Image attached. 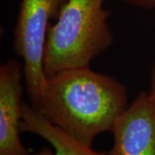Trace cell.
Instances as JSON below:
<instances>
[{"label":"cell","mask_w":155,"mask_h":155,"mask_svg":"<svg viewBox=\"0 0 155 155\" xmlns=\"http://www.w3.org/2000/svg\"><path fill=\"white\" fill-rule=\"evenodd\" d=\"M35 155H57L55 152H52L49 148H42Z\"/></svg>","instance_id":"obj_9"},{"label":"cell","mask_w":155,"mask_h":155,"mask_svg":"<svg viewBox=\"0 0 155 155\" xmlns=\"http://www.w3.org/2000/svg\"><path fill=\"white\" fill-rule=\"evenodd\" d=\"M127 89L120 81L89 66L48 77L34 108L52 124L91 147L98 134L111 132L127 108Z\"/></svg>","instance_id":"obj_1"},{"label":"cell","mask_w":155,"mask_h":155,"mask_svg":"<svg viewBox=\"0 0 155 155\" xmlns=\"http://www.w3.org/2000/svg\"><path fill=\"white\" fill-rule=\"evenodd\" d=\"M122 1L131 5L138 8H142V9L155 8V0H122Z\"/></svg>","instance_id":"obj_8"},{"label":"cell","mask_w":155,"mask_h":155,"mask_svg":"<svg viewBox=\"0 0 155 155\" xmlns=\"http://www.w3.org/2000/svg\"><path fill=\"white\" fill-rule=\"evenodd\" d=\"M147 93L150 106L155 115V62L151 70V88Z\"/></svg>","instance_id":"obj_7"},{"label":"cell","mask_w":155,"mask_h":155,"mask_svg":"<svg viewBox=\"0 0 155 155\" xmlns=\"http://www.w3.org/2000/svg\"><path fill=\"white\" fill-rule=\"evenodd\" d=\"M66 0H22L15 28L14 48L21 57L31 105H37L48 81L44 53L48 22Z\"/></svg>","instance_id":"obj_3"},{"label":"cell","mask_w":155,"mask_h":155,"mask_svg":"<svg viewBox=\"0 0 155 155\" xmlns=\"http://www.w3.org/2000/svg\"><path fill=\"white\" fill-rule=\"evenodd\" d=\"M104 0H66L59 17L49 26L44 53L48 77L90 63L113 42L109 25L110 11Z\"/></svg>","instance_id":"obj_2"},{"label":"cell","mask_w":155,"mask_h":155,"mask_svg":"<svg viewBox=\"0 0 155 155\" xmlns=\"http://www.w3.org/2000/svg\"><path fill=\"white\" fill-rule=\"evenodd\" d=\"M113 145L106 155H155V115L141 92L116 120Z\"/></svg>","instance_id":"obj_4"},{"label":"cell","mask_w":155,"mask_h":155,"mask_svg":"<svg viewBox=\"0 0 155 155\" xmlns=\"http://www.w3.org/2000/svg\"><path fill=\"white\" fill-rule=\"evenodd\" d=\"M21 132L36 134L47 140L57 155H106L97 153L49 122L32 105L22 104Z\"/></svg>","instance_id":"obj_6"},{"label":"cell","mask_w":155,"mask_h":155,"mask_svg":"<svg viewBox=\"0 0 155 155\" xmlns=\"http://www.w3.org/2000/svg\"><path fill=\"white\" fill-rule=\"evenodd\" d=\"M23 66L14 60L0 66V155H29L21 141Z\"/></svg>","instance_id":"obj_5"}]
</instances>
